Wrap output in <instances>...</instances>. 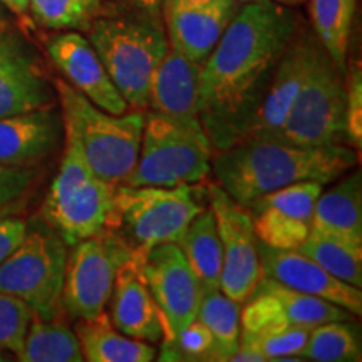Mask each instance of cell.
I'll return each instance as SVG.
<instances>
[{
    "label": "cell",
    "instance_id": "6da1fadb",
    "mask_svg": "<svg viewBox=\"0 0 362 362\" xmlns=\"http://www.w3.org/2000/svg\"><path fill=\"white\" fill-rule=\"evenodd\" d=\"M297 29L296 13L274 0L245 2L226 25L202 62L198 88V117L214 153L247 134Z\"/></svg>",
    "mask_w": 362,
    "mask_h": 362
},
{
    "label": "cell",
    "instance_id": "7a4b0ae2",
    "mask_svg": "<svg viewBox=\"0 0 362 362\" xmlns=\"http://www.w3.org/2000/svg\"><path fill=\"white\" fill-rule=\"evenodd\" d=\"M356 165L357 153L349 144L300 146L264 138H242L211 156L216 185L245 208L300 181L327 185Z\"/></svg>",
    "mask_w": 362,
    "mask_h": 362
},
{
    "label": "cell",
    "instance_id": "3957f363",
    "mask_svg": "<svg viewBox=\"0 0 362 362\" xmlns=\"http://www.w3.org/2000/svg\"><path fill=\"white\" fill-rule=\"evenodd\" d=\"M88 40L129 110L148 107L153 74L170 51L160 11L103 12L90 24Z\"/></svg>",
    "mask_w": 362,
    "mask_h": 362
},
{
    "label": "cell",
    "instance_id": "277c9868",
    "mask_svg": "<svg viewBox=\"0 0 362 362\" xmlns=\"http://www.w3.org/2000/svg\"><path fill=\"white\" fill-rule=\"evenodd\" d=\"M54 89L64 133L78 141L90 170L107 183H123L139 155L143 112L133 110L111 115L90 103L67 81H56Z\"/></svg>",
    "mask_w": 362,
    "mask_h": 362
},
{
    "label": "cell",
    "instance_id": "5b68a950",
    "mask_svg": "<svg viewBox=\"0 0 362 362\" xmlns=\"http://www.w3.org/2000/svg\"><path fill=\"white\" fill-rule=\"evenodd\" d=\"M208 206L203 183L180 187L116 185L106 228L116 232L136 253L160 243H178L192 220Z\"/></svg>",
    "mask_w": 362,
    "mask_h": 362
},
{
    "label": "cell",
    "instance_id": "8992f818",
    "mask_svg": "<svg viewBox=\"0 0 362 362\" xmlns=\"http://www.w3.org/2000/svg\"><path fill=\"white\" fill-rule=\"evenodd\" d=\"M210 139L202 123L144 115L141 146L136 165L121 185L129 187H180L203 183L211 171Z\"/></svg>",
    "mask_w": 362,
    "mask_h": 362
},
{
    "label": "cell",
    "instance_id": "52a82bcc",
    "mask_svg": "<svg viewBox=\"0 0 362 362\" xmlns=\"http://www.w3.org/2000/svg\"><path fill=\"white\" fill-rule=\"evenodd\" d=\"M116 185L90 170L78 141L64 133L61 170L42 206L45 223L61 235L67 247L106 228Z\"/></svg>",
    "mask_w": 362,
    "mask_h": 362
},
{
    "label": "cell",
    "instance_id": "ba28073f",
    "mask_svg": "<svg viewBox=\"0 0 362 362\" xmlns=\"http://www.w3.org/2000/svg\"><path fill=\"white\" fill-rule=\"evenodd\" d=\"M67 245L44 221L29 230L21 245L0 265V291L19 298L42 319L62 312Z\"/></svg>",
    "mask_w": 362,
    "mask_h": 362
},
{
    "label": "cell",
    "instance_id": "9c48e42d",
    "mask_svg": "<svg viewBox=\"0 0 362 362\" xmlns=\"http://www.w3.org/2000/svg\"><path fill=\"white\" fill-rule=\"evenodd\" d=\"M344 76L319 44L279 139L300 146L347 144Z\"/></svg>",
    "mask_w": 362,
    "mask_h": 362
},
{
    "label": "cell",
    "instance_id": "30bf717a",
    "mask_svg": "<svg viewBox=\"0 0 362 362\" xmlns=\"http://www.w3.org/2000/svg\"><path fill=\"white\" fill-rule=\"evenodd\" d=\"M131 253L126 240L107 228L72 245L67 252L62 310L74 320L94 319L106 310L117 272Z\"/></svg>",
    "mask_w": 362,
    "mask_h": 362
},
{
    "label": "cell",
    "instance_id": "8fae6325",
    "mask_svg": "<svg viewBox=\"0 0 362 362\" xmlns=\"http://www.w3.org/2000/svg\"><path fill=\"white\" fill-rule=\"evenodd\" d=\"M208 205L221 242L220 291L242 304L264 277L252 215L216 183L208 185Z\"/></svg>",
    "mask_w": 362,
    "mask_h": 362
},
{
    "label": "cell",
    "instance_id": "7c38bea8",
    "mask_svg": "<svg viewBox=\"0 0 362 362\" xmlns=\"http://www.w3.org/2000/svg\"><path fill=\"white\" fill-rule=\"evenodd\" d=\"M144 282L155 297L171 339L197 319L203 284L194 274L178 243H160L144 253H131Z\"/></svg>",
    "mask_w": 362,
    "mask_h": 362
},
{
    "label": "cell",
    "instance_id": "4fadbf2b",
    "mask_svg": "<svg viewBox=\"0 0 362 362\" xmlns=\"http://www.w3.org/2000/svg\"><path fill=\"white\" fill-rule=\"evenodd\" d=\"M324 185L300 181L267 193L248 206L257 240L275 250H297L312 230L314 206Z\"/></svg>",
    "mask_w": 362,
    "mask_h": 362
},
{
    "label": "cell",
    "instance_id": "5bb4252c",
    "mask_svg": "<svg viewBox=\"0 0 362 362\" xmlns=\"http://www.w3.org/2000/svg\"><path fill=\"white\" fill-rule=\"evenodd\" d=\"M56 104V89L34 47L19 33L0 27V117Z\"/></svg>",
    "mask_w": 362,
    "mask_h": 362
},
{
    "label": "cell",
    "instance_id": "9a60e30c",
    "mask_svg": "<svg viewBox=\"0 0 362 362\" xmlns=\"http://www.w3.org/2000/svg\"><path fill=\"white\" fill-rule=\"evenodd\" d=\"M319 44L315 35L307 33L298 34L297 30L275 66L264 99L243 138H280L285 117L309 74L312 59Z\"/></svg>",
    "mask_w": 362,
    "mask_h": 362
},
{
    "label": "cell",
    "instance_id": "2e32d148",
    "mask_svg": "<svg viewBox=\"0 0 362 362\" xmlns=\"http://www.w3.org/2000/svg\"><path fill=\"white\" fill-rule=\"evenodd\" d=\"M170 47L202 62L240 8L237 0H163Z\"/></svg>",
    "mask_w": 362,
    "mask_h": 362
},
{
    "label": "cell",
    "instance_id": "e0dca14e",
    "mask_svg": "<svg viewBox=\"0 0 362 362\" xmlns=\"http://www.w3.org/2000/svg\"><path fill=\"white\" fill-rule=\"evenodd\" d=\"M47 52L67 83L90 103L111 115L129 111V106L104 69L101 59L83 34L66 30L54 35L47 42Z\"/></svg>",
    "mask_w": 362,
    "mask_h": 362
},
{
    "label": "cell",
    "instance_id": "ac0fdd59",
    "mask_svg": "<svg viewBox=\"0 0 362 362\" xmlns=\"http://www.w3.org/2000/svg\"><path fill=\"white\" fill-rule=\"evenodd\" d=\"M262 272L265 277L287 285L293 291L332 302L352 315L362 314L359 287L342 282L298 250H275L259 242Z\"/></svg>",
    "mask_w": 362,
    "mask_h": 362
},
{
    "label": "cell",
    "instance_id": "d6986e66",
    "mask_svg": "<svg viewBox=\"0 0 362 362\" xmlns=\"http://www.w3.org/2000/svg\"><path fill=\"white\" fill-rule=\"evenodd\" d=\"M64 141L57 106L0 117V165L30 168L56 153Z\"/></svg>",
    "mask_w": 362,
    "mask_h": 362
},
{
    "label": "cell",
    "instance_id": "ffe728a7",
    "mask_svg": "<svg viewBox=\"0 0 362 362\" xmlns=\"http://www.w3.org/2000/svg\"><path fill=\"white\" fill-rule=\"evenodd\" d=\"M107 305L112 325L124 336L149 344L165 339V319L133 257L117 272Z\"/></svg>",
    "mask_w": 362,
    "mask_h": 362
},
{
    "label": "cell",
    "instance_id": "44dd1931",
    "mask_svg": "<svg viewBox=\"0 0 362 362\" xmlns=\"http://www.w3.org/2000/svg\"><path fill=\"white\" fill-rule=\"evenodd\" d=\"M202 64L170 47L158 66L149 86L148 106L151 111L188 123H200L198 88Z\"/></svg>",
    "mask_w": 362,
    "mask_h": 362
},
{
    "label": "cell",
    "instance_id": "7402d4cb",
    "mask_svg": "<svg viewBox=\"0 0 362 362\" xmlns=\"http://www.w3.org/2000/svg\"><path fill=\"white\" fill-rule=\"evenodd\" d=\"M310 233L362 247V176L354 173L319 194Z\"/></svg>",
    "mask_w": 362,
    "mask_h": 362
},
{
    "label": "cell",
    "instance_id": "603a6c76",
    "mask_svg": "<svg viewBox=\"0 0 362 362\" xmlns=\"http://www.w3.org/2000/svg\"><path fill=\"white\" fill-rule=\"evenodd\" d=\"M76 336L84 361L89 362H151L158 356L153 344L121 334L106 312L94 319L78 320Z\"/></svg>",
    "mask_w": 362,
    "mask_h": 362
},
{
    "label": "cell",
    "instance_id": "cb8c5ba5",
    "mask_svg": "<svg viewBox=\"0 0 362 362\" xmlns=\"http://www.w3.org/2000/svg\"><path fill=\"white\" fill-rule=\"evenodd\" d=\"M178 247L203 287L220 288L221 242L210 205L192 220L178 240Z\"/></svg>",
    "mask_w": 362,
    "mask_h": 362
},
{
    "label": "cell",
    "instance_id": "d4e9b609",
    "mask_svg": "<svg viewBox=\"0 0 362 362\" xmlns=\"http://www.w3.org/2000/svg\"><path fill=\"white\" fill-rule=\"evenodd\" d=\"M17 359L22 362H83L84 356L76 332L59 317L42 319L33 315Z\"/></svg>",
    "mask_w": 362,
    "mask_h": 362
},
{
    "label": "cell",
    "instance_id": "484cf974",
    "mask_svg": "<svg viewBox=\"0 0 362 362\" xmlns=\"http://www.w3.org/2000/svg\"><path fill=\"white\" fill-rule=\"evenodd\" d=\"M309 12L317 40L337 69L346 74L356 0H310Z\"/></svg>",
    "mask_w": 362,
    "mask_h": 362
},
{
    "label": "cell",
    "instance_id": "4316f807",
    "mask_svg": "<svg viewBox=\"0 0 362 362\" xmlns=\"http://www.w3.org/2000/svg\"><path fill=\"white\" fill-rule=\"evenodd\" d=\"M240 304L220 288H203L197 319L211 336V361L228 362L240 344Z\"/></svg>",
    "mask_w": 362,
    "mask_h": 362
},
{
    "label": "cell",
    "instance_id": "83f0119b",
    "mask_svg": "<svg viewBox=\"0 0 362 362\" xmlns=\"http://www.w3.org/2000/svg\"><path fill=\"white\" fill-rule=\"evenodd\" d=\"M255 288L269 292L272 297L277 298L282 305L285 315L288 317L292 325L312 330L317 325L332 322V320H351L352 314L342 307L324 298L309 296V293L293 291L287 285L277 282L270 277H262Z\"/></svg>",
    "mask_w": 362,
    "mask_h": 362
},
{
    "label": "cell",
    "instance_id": "f1b7e54d",
    "mask_svg": "<svg viewBox=\"0 0 362 362\" xmlns=\"http://www.w3.org/2000/svg\"><path fill=\"white\" fill-rule=\"evenodd\" d=\"M302 359L315 362H359L362 344L357 325L349 320H332L314 327L302 351Z\"/></svg>",
    "mask_w": 362,
    "mask_h": 362
},
{
    "label": "cell",
    "instance_id": "f546056e",
    "mask_svg": "<svg viewBox=\"0 0 362 362\" xmlns=\"http://www.w3.org/2000/svg\"><path fill=\"white\" fill-rule=\"evenodd\" d=\"M342 282L362 287V247L310 233L297 248Z\"/></svg>",
    "mask_w": 362,
    "mask_h": 362
},
{
    "label": "cell",
    "instance_id": "4dcf8cb0",
    "mask_svg": "<svg viewBox=\"0 0 362 362\" xmlns=\"http://www.w3.org/2000/svg\"><path fill=\"white\" fill-rule=\"evenodd\" d=\"M29 12L45 29L88 33L104 8L103 0H30Z\"/></svg>",
    "mask_w": 362,
    "mask_h": 362
},
{
    "label": "cell",
    "instance_id": "1f68e13d",
    "mask_svg": "<svg viewBox=\"0 0 362 362\" xmlns=\"http://www.w3.org/2000/svg\"><path fill=\"white\" fill-rule=\"evenodd\" d=\"M160 361H211V336L200 320L194 319L178 336L163 339Z\"/></svg>",
    "mask_w": 362,
    "mask_h": 362
},
{
    "label": "cell",
    "instance_id": "d6a6232c",
    "mask_svg": "<svg viewBox=\"0 0 362 362\" xmlns=\"http://www.w3.org/2000/svg\"><path fill=\"white\" fill-rule=\"evenodd\" d=\"M30 320L33 310L24 302L0 291V349L19 354Z\"/></svg>",
    "mask_w": 362,
    "mask_h": 362
},
{
    "label": "cell",
    "instance_id": "836d02e7",
    "mask_svg": "<svg viewBox=\"0 0 362 362\" xmlns=\"http://www.w3.org/2000/svg\"><path fill=\"white\" fill-rule=\"evenodd\" d=\"M346 143L361 151L362 146V69L359 61H351L346 69Z\"/></svg>",
    "mask_w": 362,
    "mask_h": 362
},
{
    "label": "cell",
    "instance_id": "e575fe53",
    "mask_svg": "<svg viewBox=\"0 0 362 362\" xmlns=\"http://www.w3.org/2000/svg\"><path fill=\"white\" fill-rule=\"evenodd\" d=\"M309 329L292 325L282 332L264 339L257 347L264 352L267 361H304L300 354L309 339Z\"/></svg>",
    "mask_w": 362,
    "mask_h": 362
},
{
    "label": "cell",
    "instance_id": "d590c367",
    "mask_svg": "<svg viewBox=\"0 0 362 362\" xmlns=\"http://www.w3.org/2000/svg\"><path fill=\"white\" fill-rule=\"evenodd\" d=\"M33 181V170L0 165V215L11 214L24 200Z\"/></svg>",
    "mask_w": 362,
    "mask_h": 362
},
{
    "label": "cell",
    "instance_id": "8d00e7d4",
    "mask_svg": "<svg viewBox=\"0 0 362 362\" xmlns=\"http://www.w3.org/2000/svg\"><path fill=\"white\" fill-rule=\"evenodd\" d=\"M27 223L11 214L0 215V265L21 245L27 233Z\"/></svg>",
    "mask_w": 362,
    "mask_h": 362
},
{
    "label": "cell",
    "instance_id": "74e56055",
    "mask_svg": "<svg viewBox=\"0 0 362 362\" xmlns=\"http://www.w3.org/2000/svg\"><path fill=\"white\" fill-rule=\"evenodd\" d=\"M121 7L143 8V11H160L163 0H112Z\"/></svg>",
    "mask_w": 362,
    "mask_h": 362
},
{
    "label": "cell",
    "instance_id": "f35d334b",
    "mask_svg": "<svg viewBox=\"0 0 362 362\" xmlns=\"http://www.w3.org/2000/svg\"><path fill=\"white\" fill-rule=\"evenodd\" d=\"M29 2L30 0H0V4L7 11H11L19 17H27V13H29Z\"/></svg>",
    "mask_w": 362,
    "mask_h": 362
},
{
    "label": "cell",
    "instance_id": "ab89813d",
    "mask_svg": "<svg viewBox=\"0 0 362 362\" xmlns=\"http://www.w3.org/2000/svg\"><path fill=\"white\" fill-rule=\"evenodd\" d=\"M274 2H277L280 6H285V7H296V6H300V4H304L305 0H274Z\"/></svg>",
    "mask_w": 362,
    "mask_h": 362
},
{
    "label": "cell",
    "instance_id": "60d3db41",
    "mask_svg": "<svg viewBox=\"0 0 362 362\" xmlns=\"http://www.w3.org/2000/svg\"><path fill=\"white\" fill-rule=\"evenodd\" d=\"M7 25V13H6V7L0 4V27Z\"/></svg>",
    "mask_w": 362,
    "mask_h": 362
},
{
    "label": "cell",
    "instance_id": "b9f144b4",
    "mask_svg": "<svg viewBox=\"0 0 362 362\" xmlns=\"http://www.w3.org/2000/svg\"><path fill=\"white\" fill-rule=\"evenodd\" d=\"M4 352H6V351H2V349H0V361H8V357L4 356Z\"/></svg>",
    "mask_w": 362,
    "mask_h": 362
},
{
    "label": "cell",
    "instance_id": "7bdbcfd3",
    "mask_svg": "<svg viewBox=\"0 0 362 362\" xmlns=\"http://www.w3.org/2000/svg\"><path fill=\"white\" fill-rule=\"evenodd\" d=\"M238 4H245V2H250V0H237Z\"/></svg>",
    "mask_w": 362,
    "mask_h": 362
}]
</instances>
